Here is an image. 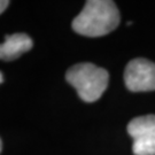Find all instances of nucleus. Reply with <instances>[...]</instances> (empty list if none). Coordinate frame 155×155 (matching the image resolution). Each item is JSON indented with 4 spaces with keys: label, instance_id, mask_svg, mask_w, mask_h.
<instances>
[{
    "label": "nucleus",
    "instance_id": "6",
    "mask_svg": "<svg viewBox=\"0 0 155 155\" xmlns=\"http://www.w3.org/2000/svg\"><path fill=\"white\" fill-rule=\"evenodd\" d=\"M8 5H9V1H7V0H0V14L8 7Z\"/></svg>",
    "mask_w": 155,
    "mask_h": 155
},
{
    "label": "nucleus",
    "instance_id": "3",
    "mask_svg": "<svg viewBox=\"0 0 155 155\" xmlns=\"http://www.w3.org/2000/svg\"><path fill=\"white\" fill-rule=\"evenodd\" d=\"M127 130L133 139V154L155 155V115L133 118L127 124Z\"/></svg>",
    "mask_w": 155,
    "mask_h": 155
},
{
    "label": "nucleus",
    "instance_id": "4",
    "mask_svg": "<svg viewBox=\"0 0 155 155\" xmlns=\"http://www.w3.org/2000/svg\"><path fill=\"white\" fill-rule=\"evenodd\" d=\"M125 86L132 92H148L155 90V63L147 59H133L125 67Z\"/></svg>",
    "mask_w": 155,
    "mask_h": 155
},
{
    "label": "nucleus",
    "instance_id": "1",
    "mask_svg": "<svg viewBox=\"0 0 155 155\" xmlns=\"http://www.w3.org/2000/svg\"><path fill=\"white\" fill-rule=\"evenodd\" d=\"M120 12L111 0H89L74 18L75 32L86 37H101L114 31L120 24Z\"/></svg>",
    "mask_w": 155,
    "mask_h": 155
},
{
    "label": "nucleus",
    "instance_id": "7",
    "mask_svg": "<svg viewBox=\"0 0 155 155\" xmlns=\"http://www.w3.org/2000/svg\"><path fill=\"white\" fill-rule=\"evenodd\" d=\"M4 82V75H2V72L0 71V84Z\"/></svg>",
    "mask_w": 155,
    "mask_h": 155
},
{
    "label": "nucleus",
    "instance_id": "2",
    "mask_svg": "<svg viewBox=\"0 0 155 155\" xmlns=\"http://www.w3.org/2000/svg\"><path fill=\"white\" fill-rule=\"evenodd\" d=\"M67 82L77 91L79 98L85 102H94L108 86L109 75L106 69L93 63H78L68 69Z\"/></svg>",
    "mask_w": 155,
    "mask_h": 155
},
{
    "label": "nucleus",
    "instance_id": "5",
    "mask_svg": "<svg viewBox=\"0 0 155 155\" xmlns=\"http://www.w3.org/2000/svg\"><path fill=\"white\" fill-rule=\"evenodd\" d=\"M32 39L25 33H14L6 36L5 41L0 44V60L12 61L32 48Z\"/></svg>",
    "mask_w": 155,
    "mask_h": 155
},
{
    "label": "nucleus",
    "instance_id": "8",
    "mask_svg": "<svg viewBox=\"0 0 155 155\" xmlns=\"http://www.w3.org/2000/svg\"><path fill=\"white\" fill-rule=\"evenodd\" d=\"M1 148H2V143H1V139H0V152H1Z\"/></svg>",
    "mask_w": 155,
    "mask_h": 155
}]
</instances>
